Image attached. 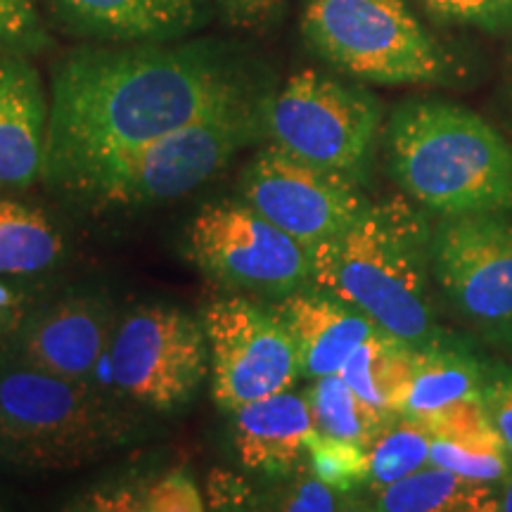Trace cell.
I'll return each mask as SVG.
<instances>
[{"label": "cell", "mask_w": 512, "mask_h": 512, "mask_svg": "<svg viewBox=\"0 0 512 512\" xmlns=\"http://www.w3.org/2000/svg\"><path fill=\"white\" fill-rule=\"evenodd\" d=\"M249 501V486L228 472H214L209 479L211 508H242Z\"/></svg>", "instance_id": "d6a6232c"}, {"label": "cell", "mask_w": 512, "mask_h": 512, "mask_svg": "<svg viewBox=\"0 0 512 512\" xmlns=\"http://www.w3.org/2000/svg\"><path fill=\"white\" fill-rule=\"evenodd\" d=\"M498 501L496 484L475 482L439 465L375 489V508L384 512H489L498 510Z\"/></svg>", "instance_id": "d6986e66"}, {"label": "cell", "mask_w": 512, "mask_h": 512, "mask_svg": "<svg viewBox=\"0 0 512 512\" xmlns=\"http://www.w3.org/2000/svg\"><path fill=\"white\" fill-rule=\"evenodd\" d=\"M411 344L377 330L347 358L339 375L384 418H396L413 363Z\"/></svg>", "instance_id": "ffe728a7"}, {"label": "cell", "mask_w": 512, "mask_h": 512, "mask_svg": "<svg viewBox=\"0 0 512 512\" xmlns=\"http://www.w3.org/2000/svg\"><path fill=\"white\" fill-rule=\"evenodd\" d=\"M422 8L444 22L496 31L512 24V0H420Z\"/></svg>", "instance_id": "4316f807"}, {"label": "cell", "mask_w": 512, "mask_h": 512, "mask_svg": "<svg viewBox=\"0 0 512 512\" xmlns=\"http://www.w3.org/2000/svg\"><path fill=\"white\" fill-rule=\"evenodd\" d=\"M119 316L102 294H67L24 316L12 332L10 354L50 375L91 384L107 356Z\"/></svg>", "instance_id": "4fadbf2b"}, {"label": "cell", "mask_w": 512, "mask_h": 512, "mask_svg": "<svg viewBox=\"0 0 512 512\" xmlns=\"http://www.w3.org/2000/svg\"><path fill=\"white\" fill-rule=\"evenodd\" d=\"M432 441V432L420 420L396 415L368 448V484L377 489L422 470L430 463Z\"/></svg>", "instance_id": "603a6c76"}, {"label": "cell", "mask_w": 512, "mask_h": 512, "mask_svg": "<svg viewBox=\"0 0 512 512\" xmlns=\"http://www.w3.org/2000/svg\"><path fill=\"white\" fill-rule=\"evenodd\" d=\"M337 489L325 484L323 479L311 475L294 484L290 494L283 498L280 508L283 510H337Z\"/></svg>", "instance_id": "4dcf8cb0"}, {"label": "cell", "mask_w": 512, "mask_h": 512, "mask_svg": "<svg viewBox=\"0 0 512 512\" xmlns=\"http://www.w3.org/2000/svg\"><path fill=\"white\" fill-rule=\"evenodd\" d=\"M387 152L403 192L446 219L512 209V145L465 107L403 102L389 121Z\"/></svg>", "instance_id": "3957f363"}, {"label": "cell", "mask_w": 512, "mask_h": 512, "mask_svg": "<svg viewBox=\"0 0 512 512\" xmlns=\"http://www.w3.org/2000/svg\"><path fill=\"white\" fill-rule=\"evenodd\" d=\"M313 432L316 427L309 401L292 389L266 396L233 413L235 456L252 472H292L306 456Z\"/></svg>", "instance_id": "e0dca14e"}, {"label": "cell", "mask_w": 512, "mask_h": 512, "mask_svg": "<svg viewBox=\"0 0 512 512\" xmlns=\"http://www.w3.org/2000/svg\"><path fill=\"white\" fill-rule=\"evenodd\" d=\"M133 420L93 384L50 375L0 349V465L76 470L131 439Z\"/></svg>", "instance_id": "277c9868"}, {"label": "cell", "mask_w": 512, "mask_h": 512, "mask_svg": "<svg viewBox=\"0 0 512 512\" xmlns=\"http://www.w3.org/2000/svg\"><path fill=\"white\" fill-rule=\"evenodd\" d=\"M510 332H512V328H510Z\"/></svg>", "instance_id": "d590c367"}, {"label": "cell", "mask_w": 512, "mask_h": 512, "mask_svg": "<svg viewBox=\"0 0 512 512\" xmlns=\"http://www.w3.org/2000/svg\"><path fill=\"white\" fill-rule=\"evenodd\" d=\"M268 98L271 95L197 119L105 159L69 178L60 190L95 211L143 209L181 200L221 174L247 145L268 138Z\"/></svg>", "instance_id": "5b68a950"}, {"label": "cell", "mask_w": 512, "mask_h": 512, "mask_svg": "<svg viewBox=\"0 0 512 512\" xmlns=\"http://www.w3.org/2000/svg\"><path fill=\"white\" fill-rule=\"evenodd\" d=\"M482 399L491 425L512 453V373H498L484 380Z\"/></svg>", "instance_id": "f1b7e54d"}, {"label": "cell", "mask_w": 512, "mask_h": 512, "mask_svg": "<svg viewBox=\"0 0 512 512\" xmlns=\"http://www.w3.org/2000/svg\"><path fill=\"white\" fill-rule=\"evenodd\" d=\"M211 399L233 415L249 403L287 392L302 377L297 344L273 309L249 297L216 299L204 311Z\"/></svg>", "instance_id": "30bf717a"}, {"label": "cell", "mask_w": 512, "mask_h": 512, "mask_svg": "<svg viewBox=\"0 0 512 512\" xmlns=\"http://www.w3.org/2000/svg\"><path fill=\"white\" fill-rule=\"evenodd\" d=\"M264 95L252 69L214 43L79 48L53 72L41 181L60 188L105 159Z\"/></svg>", "instance_id": "6da1fadb"}, {"label": "cell", "mask_w": 512, "mask_h": 512, "mask_svg": "<svg viewBox=\"0 0 512 512\" xmlns=\"http://www.w3.org/2000/svg\"><path fill=\"white\" fill-rule=\"evenodd\" d=\"M209 373L204 323L169 304L119 316L107 375L119 394L157 413L188 406Z\"/></svg>", "instance_id": "ba28073f"}, {"label": "cell", "mask_w": 512, "mask_h": 512, "mask_svg": "<svg viewBox=\"0 0 512 512\" xmlns=\"http://www.w3.org/2000/svg\"><path fill=\"white\" fill-rule=\"evenodd\" d=\"M27 57L0 46V188H29L46 166L50 98Z\"/></svg>", "instance_id": "5bb4252c"}, {"label": "cell", "mask_w": 512, "mask_h": 512, "mask_svg": "<svg viewBox=\"0 0 512 512\" xmlns=\"http://www.w3.org/2000/svg\"><path fill=\"white\" fill-rule=\"evenodd\" d=\"M242 197L306 247L347 230L370 204L358 178L304 162L275 143L249 162Z\"/></svg>", "instance_id": "8fae6325"}, {"label": "cell", "mask_w": 512, "mask_h": 512, "mask_svg": "<svg viewBox=\"0 0 512 512\" xmlns=\"http://www.w3.org/2000/svg\"><path fill=\"white\" fill-rule=\"evenodd\" d=\"M501 214L451 216L432 242V271L448 302L489 328H512V221Z\"/></svg>", "instance_id": "7c38bea8"}, {"label": "cell", "mask_w": 512, "mask_h": 512, "mask_svg": "<svg viewBox=\"0 0 512 512\" xmlns=\"http://www.w3.org/2000/svg\"><path fill=\"white\" fill-rule=\"evenodd\" d=\"M223 15L235 27L261 31L280 17L287 0H219Z\"/></svg>", "instance_id": "f546056e"}, {"label": "cell", "mask_w": 512, "mask_h": 512, "mask_svg": "<svg viewBox=\"0 0 512 512\" xmlns=\"http://www.w3.org/2000/svg\"><path fill=\"white\" fill-rule=\"evenodd\" d=\"M50 36L36 0H0V46L22 55L46 50Z\"/></svg>", "instance_id": "484cf974"}, {"label": "cell", "mask_w": 512, "mask_h": 512, "mask_svg": "<svg viewBox=\"0 0 512 512\" xmlns=\"http://www.w3.org/2000/svg\"><path fill=\"white\" fill-rule=\"evenodd\" d=\"M306 458H309L313 475L337 491H349L368 482V448L363 446L313 432Z\"/></svg>", "instance_id": "d4e9b609"}, {"label": "cell", "mask_w": 512, "mask_h": 512, "mask_svg": "<svg viewBox=\"0 0 512 512\" xmlns=\"http://www.w3.org/2000/svg\"><path fill=\"white\" fill-rule=\"evenodd\" d=\"M382 107L373 93L304 69L268 98L271 143L316 166L358 178L368 164Z\"/></svg>", "instance_id": "52a82bcc"}, {"label": "cell", "mask_w": 512, "mask_h": 512, "mask_svg": "<svg viewBox=\"0 0 512 512\" xmlns=\"http://www.w3.org/2000/svg\"><path fill=\"white\" fill-rule=\"evenodd\" d=\"M302 36L351 79L422 86L451 74V57L406 0H304Z\"/></svg>", "instance_id": "8992f818"}, {"label": "cell", "mask_w": 512, "mask_h": 512, "mask_svg": "<svg viewBox=\"0 0 512 512\" xmlns=\"http://www.w3.org/2000/svg\"><path fill=\"white\" fill-rule=\"evenodd\" d=\"M271 309L290 330L302 377L309 380L339 373L347 358L380 330L366 313L316 287L280 297Z\"/></svg>", "instance_id": "2e32d148"}, {"label": "cell", "mask_w": 512, "mask_h": 512, "mask_svg": "<svg viewBox=\"0 0 512 512\" xmlns=\"http://www.w3.org/2000/svg\"><path fill=\"white\" fill-rule=\"evenodd\" d=\"M498 510L512 512V472H510V477L503 482L501 501H498Z\"/></svg>", "instance_id": "e575fe53"}, {"label": "cell", "mask_w": 512, "mask_h": 512, "mask_svg": "<svg viewBox=\"0 0 512 512\" xmlns=\"http://www.w3.org/2000/svg\"><path fill=\"white\" fill-rule=\"evenodd\" d=\"M482 366L463 351L446 349L434 339L430 344L413 349L411 377L403 392L399 415L408 418H430L451 408L453 403L482 396Z\"/></svg>", "instance_id": "ac0fdd59"}, {"label": "cell", "mask_w": 512, "mask_h": 512, "mask_svg": "<svg viewBox=\"0 0 512 512\" xmlns=\"http://www.w3.org/2000/svg\"><path fill=\"white\" fill-rule=\"evenodd\" d=\"M434 235L406 200L370 202L335 238L311 247V287L342 299L411 347L434 342Z\"/></svg>", "instance_id": "7a4b0ae2"}, {"label": "cell", "mask_w": 512, "mask_h": 512, "mask_svg": "<svg viewBox=\"0 0 512 512\" xmlns=\"http://www.w3.org/2000/svg\"><path fill=\"white\" fill-rule=\"evenodd\" d=\"M50 12L74 34L110 43L178 41L200 29L207 0H48Z\"/></svg>", "instance_id": "9a60e30c"}, {"label": "cell", "mask_w": 512, "mask_h": 512, "mask_svg": "<svg viewBox=\"0 0 512 512\" xmlns=\"http://www.w3.org/2000/svg\"><path fill=\"white\" fill-rule=\"evenodd\" d=\"M62 254V233L41 209L0 197V278L43 273Z\"/></svg>", "instance_id": "44dd1931"}, {"label": "cell", "mask_w": 512, "mask_h": 512, "mask_svg": "<svg viewBox=\"0 0 512 512\" xmlns=\"http://www.w3.org/2000/svg\"><path fill=\"white\" fill-rule=\"evenodd\" d=\"M209 505L185 470H171L145 484V512H202Z\"/></svg>", "instance_id": "83f0119b"}, {"label": "cell", "mask_w": 512, "mask_h": 512, "mask_svg": "<svg viewBox=\"0 0 512 512\" xmlns=\"http://www.w3.org/2000/svg\"><path fill=\"white\" fill-rule=\"evenodd\" d=\"M304 396L318 434L363 448H370L377 434L394 420L373 411L339 373L316 377Z\"/></svg>", "instance_id": "7402d4cb"}, {"label": "cell", "mask_w": 512, "mask_h": 512, "mask_svg": "<svg viewBox=\"0 0 512 512\" xmlns=\"http://www.w3.org/2000/svg\"><path fill=\"white\" fill-rule=\"evenodd\" d=\"M185 254L197 271L238 294L280 299L311 287V247L247 202L209 204L197 211Z\"/></svg>", "instance_id": "9c48e42d"}, {"label": "cell", "mask_w": 512, "mask_h": 512, "mask_svg": "<svg viewBox=\"0 0 512 512\" xmlns=\"http://www.w3.org/2000/svg\"><path fill=\"white\" fill-rule=\"evenodd\" d=\"M145 503V482L143 484H121L112 489L98 491L91 496V510H110V512H136L143 510Z\"/></svg>", "instance_id": "1f68e13d"}, {"label": "cell", "mask_w": 512, "mask_h": 512, "mask_svg": "<svg viewBox=\"0 0 512 512\" xmlns=\"http://www.w3.org/2000/svg\"><path fill=\"white\" fill-rule=\"evenodd\" d=\"M24 316V294L0 280V339L10 337L19 328Z\"/></svg>", "instance_id": "836d02e7"}, {"label": "cell", "mask_w": 512, "mask_h": 512, "mask_svg": "<svg viewBox=\"0 0 512 512\" xmlns=\"http://www.w3.org/2000/svg\"><path fill=\"white\" fill-rule=\"evenodd\" d=\"M510 451L501 437L453 441L434 439L430 463L458 472L467 479L484 484H503L510 477Z\"/></svg>", "instance_id": "cb8c5ba5"}]
</instances>
